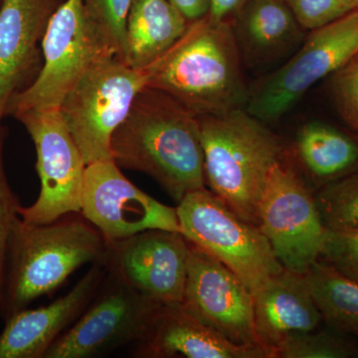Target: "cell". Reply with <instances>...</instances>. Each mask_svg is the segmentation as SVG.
<instances>
[{
	"label": "cell",
	"mask_w": 358,
	"mask_h": 358,
	"mask_svg": "<svg viewBox=\"0 0 358 358\" xmlns=\"http://www.w3.org/2000/svg\"><path fill=\"white\" fill-rule=\"evenodd\" d=\"M134 355L145 358H277L261 345H240L188 313L182 303H162Z\"/></svg>",
	"instance_id": "e0dca14e"
},
{
	"label": "cell",
	"mask_w": 358,
	"mask_h": 358,
	"mask_svg": "<svg viewBox=\"0 0 358 358\" xmlns=\"http://www.w3.org/2000/svg\"><path fill=\"white\" fill-rule=\"evenodd\" d=\"M197 117L206 185L239 217L258 226L264 188L284 157L281 141L245 109Z\"/></svg>",
	"instance_id": "277c9868"
},
{
	"label": "cell",
	"mask_w": 358,
	"mask_h": 358,
	"mask_svg": "<svg viewBox=\"0 0 358 358\" xmlns=\"http://www.w3.org/2000/svg\"><path fill=\"white\" fill-rule=\"evenodd\" d=\"M65 0H0V136L14 96L27 88L43 63L42 40Z\"/></svg>",
	"instance_id": "9a60e30c"
},
{
	"label": "cell",
	"mask_w": 358,
	"mask_h": 358,
	"mask_svg": "<svg viewBox=\"0 0 358 358\" xmlns=\"http://www.w3.org/2000/svg\"><path fill=\"white\" fill-rule=\"evenodd\" d=\"M31 136L41 189L36 201L20 207V218L32 224L50 223L81 212L86 162L60 109L29 110L16 115Z\"/></svg>",
	"instance_id": "8fae6325"
},
{
	"label": "cell",
	"mask_w": 358,
	"mask_h": 358,
	"mask_svg": "<svg viewBox=\"0 0 358 358\" xmlns=\"http://www.w3.org/2000/svg\"><path fill=\"white\" fill-rule=\"evenodd\" d=\"M296 150L301 164L324 185L355 173L358 167L357 141L322 122H310L301 127Z\"/></svg>",
	"instance_id": "44dd1931"
},
{
	"label": "cell",
	"mask_w": 358,
	"mask_h": 358,
	"mask_svg": "<svg viewBox=\"0 0 358 358\" xmlns=\"http://www.w3.org/2000/svg\"><path fill=\"white\" fill-rule=\"evenodd\" d=\"M110 150L117 166L148 174L178 203L206 187L199 117L160 90L136 96Z\"/></svg>",
	"instance_id": "6da1fadb"
},
{
	"label": "cell",
	"mask_w": 358,
	"mask_h": 358,
	"mask_svg": "<svg viewBox=\"0 0 358 358\" xmlns=\"http://www.w3.org/2000/svg\"><path fill=\"white\" fill-rule=\"evenodd\" d=\"M106 268L92 264L69 293L50 305L24 308L6 319L0 333V358H43L68 327L85 312L105 278Z\"/></svg>",
	"instance_id": "2e32d148"
},
{
	"label": "cell",
	"mask_w": 358,
	"mask_h": 358,
	"mask_svg": "<svg viewBox=\"0 0 358 358\" xmlns=\"http://www.w3.org/2000/svg\"><path fill=\"white\" fill-rule=\"evenodd\" d=\"M192 244L180 232L150 229L108 243L102 265L159 303H182Z\"/></svg>",
	"instance_id": "4fadbf2b"
},
{
	"label": "cell",
	"mask_w": 358,
	"mask_h": 358,
	"mask_svg": "<svg viewBox=\"0 0 358 358\" xmlns=\"http://www.w3.org/2000/svg\"><path fill=\"white\" fill-rule=\"evenodd\" d=\"M358 55V9L313 30L300 50L249 93L245 110L265 124L279 121L313 85Z\"/></svg>",
	"instance_id": "ba28073f"
},
{
	"label": "cell",
	"mask_w": 358,
	"mask_h": 358,
	"mask_svg": "<svg viewBox=\"0 0 358 358\" xmlns=\"http://www.w3.org/2000/svg\"><path fill=\"white\" fill-rule=\"evenodd\" d=\"M334 94L341 115L358 134V56L336 72Z\"/></svg>",
	"instance_id": "f1b7e54d"
},
{
	"label": "cell",
	"mask_w": 358,
	"mask_h": 358,
	"mask_svg": "<svg viewBox=\"0 0 358 358\" xmlns=\"http://www.w3.org/2000/svg\"><path fill=\"white\" fill-rule=\"evenodd\" d=\"M181 303L228 341L264 346L256 334L252 292L229 268L193 244Z\"/></svg>",
	"instance_id": "5bb4252c"
},
{
	"label": "cell",
	"mask_w": 358,
	"mask_h": 358,
	"mask_svg": "<svg viewBox=\"0 0 358 358\" xmlns=\"http://www.w3.org/2000/svg\"><path fill=\"white\" fill-rule=\"evenodd\" d=\"M176 212L181 234L229 268L250 291L284 268L259 226L239 217L210 189L188 193Z\"/></svg>",
	"instance_id": "52a82bcc"
},
{
	"label": "cell",
	"mask_w": 358,
	"mask_h": 358,
	"mask_svg": "<svg viewBox=\"0 0 358 358\" xmlns=\"http://www.w3.org/2000/svg\"><path fill=\"white\" fill-rule=\"evenodd\" d=\"M322 320L336 333L358 338V284L317 261L305 274Z\"/></svg>",
	"instance_id": "7402d4cb"
},
{
	"label": "cell",
	"mask_w": 358,
	"mask_h": 358,
	"mask_svg": "<svg viewBox=\"0 0 358 358\" xmlns=\"http://www.w3.org/2000/svg\"><path fill=\"white\" fill-rule=\"evenodd\" d=\"M107 246L81 212L46 224L20 217L11 237L0 317L6 320L53 294L85 264L102 263Z\"/></svg>",
	"instance_id": "3957f363"
},
{
	"label": "cell",
	"mask_w": 358,
	"mask_h": 358,
	"mask_svg": "<svg viewBox=\"0 0 358 358\" xmlns=\"http://www.w3.org/2000/svg\"><path fill=\"white\" fill-rule=\"evenodd\" d=\"M232 27L239 50L253 65L282 57L303 38V27L284 0H250Z\"/></svg>",
	"instance_id": "d6986e66"
},
{
	"label": "cell",
	"mask_w": 358,
	"mask_h": 358,
	"mask_svg": "<svg viewBox=\"0 0 358 358\" xmlns=\"http://www.w3.org/2000/svg\"><path fill=\"white\" fill-rule=\"evenodd\" d=\"M189 22L169 0H131L127 20V62L152 65L185 36Z\"/></svg>",
	"instance_id": "ffe728a7"
},
{
	"label": "cell",
	"mask_w": 358,
	"mask_h": 358,
	"mask_svg": "<svg viewBox=\"0 0 358 358\" xmlns=\"http://www.w3.org/2000/svg\"><path fill=\"white\" fill-rule=\"evenodd\" d=\"M258 226L287 270L306 274L319 261L327 227L315 196L284 160L273 167L266 182Z\"/></svg>",
	"instance_id": "9c48e42d"
},
{
	"label": "cell",
	"mask_w": 358,
	"mask_h": 358,
	"mask_svg": "<svg viewBox=\"0 0 358 358\" xmlns=\"http://www.w3.org/2000/svg\"><path fill=\"white\" fill-rule=\"evenodd\" d=\"M319 261L358 284V229H327Z\"/></svg>",
	"instance_id": "4316f807"
},
{
	"label": "cell",
	"mask_w": 358,
	"mask_h": 358,
	"mask_svg": "<svg viewBox=\"0 0 358 358\" xmlns=\"http://www.w3.org/2000/svg\"><path fill=\"white\" fill-rule=\"evenodd\" d=\"M160 305L107 272L81 317L54 343L45 358L95 357L136 345L147 334Z\"/></svg>",
	"instance_id": "30bf717a"
},
{
	"label": "cell",
	"mask_w": 358,
	"mask_h": 358,
	"mask_svg": "<svg viewBox=\"0 0 358 358\" xmlns=\"http://www.w3.org/2000/svg\"><path fill=\"white\" fill-rule=\"evenodd\" d=\"M284 1H286V2H287V0H284Z\"/></svg>",
	"instance_id": "d6a6232c"
},
{
	"label": "cell",
	"mask_w": 358,
	"mask_h": 358,
	"mask_svg": "<svg viewBox=\"0 0 358 358\" xmlns=\"http://www.w3.org/2000/svg\"><path fill=\"white\" fill-rule=\"evenodd\" d=\"M315 199L327 229H358V171L324 185Z\"/></svg>",
	"instance_id": "603a6c76"
},
{
	"label": "cell",
	"mask_w": 358,
	"mask_h": 358,
	"mask_svg": "<svg viewBox=\"0 0 358 358\" xmlns=\"http://www.w3.org/2000/svg\"><path fill=\"white\" fill-rule=\"evenodd\" d=\"M257 336L274 350L289 334L315 331L322 320L305 274L282 268L252 292Z\"/></svg>",
	"instance_id": "ac0fdd59"
},
{
	"label": "cell",
	"mask_w": 358,
	"mask_h": 358,
	"mask_svg": "<svg viewBox=\"0 0 358 358\" xmlns=\"http://www.w3.org/2000/svg\"><path fill=\"white\" fill-rule=\"evenodd\" d=\"M250 0H210L209 17L216 21H231Z\"/></svg>",
	"instance_id": "f546056e"
},
{
	"label": "cell",
	"mask_w": 358,
	"mask_h": 358,
	"mask_svg": "<svg viewBox=\"0 0 358 358\" xmlns=\"http://www.w3.org/2000/svg\"><path fill=\"white\" fill-rule=\"evenodd\" d=\"M171 50L143 68L134 67L115 56L105 59L65 96L59 109L87 166L113 159V134Z\"/></svg>",
	"instance_id": "5b68a950"
},
{
	"label": "cell",
	"mask_w": 358,
	"mask_h": 358,
	"mask_svg": "<svg viewBox=\"0 0 358 358\" xmlns=\"http://www.w3.org/2000/svg\"><path fill=\"white\" fill-rule=\"evenodd\" d=\"M358 56V55H357Z\"/></svg>",
	"instance_id": "836d02e7"
},
{
	"label": "cell",
	"mask_w": 358,
	"mask_h": 358,
	"mask_svg": "<svg viewBox=\"0 0 358 358\" xmlns=\"http://www.w3.org/2000/svg\"><path fill=\"white\" fill-rule=\"evenodd\" d=\"M301 27L319 29L357 9L355 0H287Z\"/></svg>",
	"instance_id": "83f0119b"
},
{
	"label": "cell",
	"mask_w": 358,
	"mask_h": 358,
	"mask_svg": "<svg viewBox=\"0 0 358 358\" xmlns=\"http://www.w3.org/2000/svg\"><path fill=\"white\" fill-rule=\"evenodd\" d=\"M341 334L320 331L289 334L277 348V358H348L358 350Z\"/></svg>",
	"instance_id": "cb8c5ba5"
},
{
	"label": "cell",
	"mask_w": 358,
	"mask_h": 358,
	"mask_svg": "<svg viewBox=\"0 0 358 358\" xmlns=\"http://www.w3.org/2000/svg\"><path fill=\"white\" fill-rule=\"evenodd\" d=\"M4 134L0 136V315L8 263L11 237L20 219V201L9 185L3 164Z\"/></svg>",
	"instance_id": "484cf974"
},
{
	"label": "cell",
	"mask_w": 358,
	"mask_h": 358,
	"mask_svg": "<svg viewBox=\"0 0 358 358\" xmlns=\"http://www.w3.org/2000/svg\"><path fill=\"white\" fill-rule=\"evenodd\" d=\"M355 7H357V9H358V0H355Z\"/></svg>",
	"instance_id": "1f68e13d"
},
{
	"label": "cell",
	"mask_w": 358,
	"mask_h": 358,
	"mask_svg": "<svg viewBox=\"0 0 358 358\" xmlns=\"http://www.w3.org/2000/svg\"><path fill=\"white\" fill-rule=\"evenodd\" d=\"M43 63L27 88L13 96L6 115L59 109L65 96L94 66L115 53L95 29L83 0H65L49 21L42 40Z\"/></svg>",
	"instance_id": "8992f818"
},
{
	"label": "cell",
	"mask_w": 358,
	"mask_h": 358,
	"mask_svg": "<svg viewBox=\"0 0 358 358\" xmlns=\"http://www.w3.org/2000/svg\"><path fill=\"white\" fill-rule=\"evenodd\" d=\"M148 87L173 96L196 117L245 109L250 91L231 21L207 15L192 22Z\"/></svg>",
	"instance_id": "7a4b0ae2"
},
{
	"label": "cell",
	"mask_w": 358,
	"mask_h": 358,
	"mask_svg": "<svg viewBox=\"0 0 358 358\" xmlns=\"http://www.w3.org/2000/svg\"><path fill=\"white\" fill-rule=\"evenodd\" d=\"M81 213L107 243L150 229L180 232L178 212L136 187L113 159L86 166Z\"/></svg>",
	"instance_id": "7c38bea8"
},
{
	"label": "cell",
	"mask_w": 358,
	"mask_h": 358,
	"mask_svg": "<svg viewBox=\"0 0 358 358\" xmlns=\"http://www.w3.org/2000/svg\"><path fill=\"white\" fill-rule=\"evenodd\" d=\"M176 8L189 21L202 20L210 11V0H169Z\"/></svg>",
	"instance_id": "4dcf8cb0"
},
{
	"label": "cell",
	"mask_w": 358,
	"mask_h": 358,
	"mask_svg": "<svg viewBox=\"0 0 358 358\" xmlns=\"http://www.w3.org/2000/svg\"><path fill=\"white\" fill-rule=\"evenodd\" d=\"M131 0H83L85 11L115 55L126 61L127 20Z\"/></svg>",
	"instance_id": "d4e9b609"
}]
</instances>
